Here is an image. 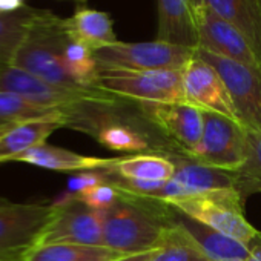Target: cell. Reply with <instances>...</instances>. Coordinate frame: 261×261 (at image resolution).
I'll return each instance as SVG.
<instances>
[{
    "instance_id": "6da1fadb",
    "label": "cell",
    "mask_w": 261,
    "mask_h": 261,
    "mask_svg": "<svg viewBox=\"0 0 261 261\" xmlns=\"http://www.w3.org/2000/svg\"><path fill=\"white\" fill-rule=\"evenodd\" d=\"M66 127L82 130L101 146L130 155L181 152L140 111L137 101H86L68 111ZM185 154V152H183Z\"/></svg>"
},
{
    "instance_id": "7a4b0ae2",
    "label": "cell",
    "mask_w": 261,
    "mask_h": 261,
    "mask_svg": "<svg viewBox=\"0 0 261 261\" xmlns=\"http://www.w3.org/2000/svg\"><path fill=\"white\" fill-rule=\"evenodd\" d=\"M171 221L159 200L123 194L103 212V246L123 255L159 249Z\"/></svg>"
},
{
    "instance_id": "3957f363",
    "label": "cell",
    "mask_w": 261,
    "mask_h": 261,
    "mask_svg": "<svg viewBox=\"0 0 261 261\" xmlns=\"http://www.w3.org/2000/svg\"><path fill=\"white\" fill-rule=\"evenodd\" d=\"M69 42L63 28V19L37 10L34 23L19 46L11 65L63 89L79 92H95L101 88H85L79 85L63 65V49Z\"/></svg>"
},
{
    "instance_id": "277c9868",
    "label": "cell",
    "mask_w": 261,
    "mask_h": 261,
    "mask_svg": "<svg viewBox=\"0 0 261 261\" xmlns=\"http://www.w3.org/2000/svg\"><path fill=\"white\" fill-rule=\"evenodd\" d=\"M165 203L246 246L259 235V232L246 220L244 201L235 189L206 191L166 200Z\"/></svg>"
},
{
    "instance_id": "5b68a950",
    "label": "cell",
    "mask_w": 261,
    "mask_h": 261,
    "mask_svg": "<svg viewBox=\"0 0 261 261\" xmlns=\"http://www.w3.org/2000/svg\"><path fill=\"white\" fill-rule=\"evenodd\" d=\"M56 211V203H14L0 198V261H23L40 243Z\"/></svg>"
},
{
    "instance_id": "8992f818",
    "label": "cell",
    "mask_w": 261,
    "mask_h": 261,
    "mask_svg": "<svg viewBox=\"0 0 261 261\" xmlns=\"http://www.w3.org/2000/svg\"><path fill=\"white\" fill-rule=\"evenodd\" d=\"M194 56L195 49L157 39L139 43L117 40L112 45L94 51L98 71H183Z\"/></svg>"
},
{
    "instance_id": "52a82bcc",
    "label": "cell",
    "mask_w": 261,
    "mask_h": 261,
    "mask_svg": "<svg viewBox=\"0 0 261 261\" xmlns=\"http://www.w3.org/2000/svg\"><path fill=\"white\" fill-rule=\"evenodd\" d=\"M98 88L137 103L185 101L183 71L100 69Z\"/></svg>"
},
{
    "instance_id": "ba28073f",
    "label": "cell",
    "mask_w": 261,
    "mask_h": 261,
    "mask_svg": "<svg viewBox=\"0 0 261 261\" xmlns=\"http://www.w3.org/2000/svg\"><path fill=\"white\" fill-rule=\"evenodd\" d=\"M247 155L246 129L229 117L203 111V136L191 159L224 171L240 169Z\"/></svg>"
},
{
    "instance_id": "9c48e42d",
    "label": "cell",
    "mask_w": 261,
    "mask_h": 261,
    "mask_svg": "<svg viewBox=\"0 0 261 261\" xmlns=\"http://www.w3.org/2000/svg\"><path fill=\"white\" fill-rule=\"evenodd\" d=\"M0 91L17 94L28 101L53 109L68 111L86 101L117 103L121 98L106 92L105 89L95 92H79L54 86L14 65H0Z\"/></svg>"
},
{
    "instance_id": "30bf717a",
    "label": "cell",
    "mask_w": 261,
    "mask_h": 261,
    "mask_svg": "<svg viewBox=\"0 0 261 261\" xmlns=\"http://www.w3.org/2000/svg\"><path fill=\"white\" fill-rule=\"evenodd\" d=\"M195 53L221 75L240 124L249 133L261 134V72L204 49L197 48Z\"/></svg>"
},
{
    "instance_id": "8fae6325",
    "label": "cell",
    "mask_w": 261,
    "mask_h": 261,
    "mask_svg": "<svg viewBox=\"0 0 261 261\" xmlns=\"http://www.w3.org/2000/svg\"><path fill=\"white\" fill-rule=\"evenodd\" d=\"M56 215L45 229L39 244L103 246V212L88 207L68 194L56 201Z\"/></svg>"
},
{
    "instance_id": "7c38bea8",
    "label": "cell",
    "mask_w": 261,
    "mask_h": 261,
    "mask_svg": "<svg viewBox=\"0 0 261 261\" xmlns=\"http://www.w3.org/2000/svg\"><path fill=\"white\" fill-rule=\"evenodd\" d=\"M198 49L246 65L261 72V65L244 36L206 7H192Z\"/></svg>"
},
{
    "instance_id": "4fadbf2b",
    "label": "cell",
    "mask_w": 261,
    "mask_h": 261,
    "mask_svg": "<svg viewBox=\"0 0 261 261\" xmlns=\"http://www.w3.org/2000/svg\"><path fill=\"white\" fill-rule=\"evenodd\" d=\"M139 108L181 152L192 155L197 151L203 136V109L188 101L139 103Z\"/></svg>"
},
{
    "instance_id": "5bb4252c",
    "label": "cell",
    "mask_w": 261,
    "mask_h": 261,
    "mask_svg": "<svg viewBox=\"0 0 261 261\" xmlns=\"http://www.w3.org/2000/svg\"><path fill=\"white\" fill-rule=\"evenodd\" d=\"M183 91L185 101L238 121L226 83L217 69L198 57L197 53L183 69Z\"/></svg>"
},
{
    "instance_id": "9a60e30c",
    "label": "cell",
    "mask_w": 261,
    "mask_h": 261,
    "mask_svg": "<svg viewBox=\"0 0 261 261\" xmlns=\"http://www.w3.org/2000/svg\"><path fill=\"white\" fill-rule=\"evenodd\" d=\"M165 203V201H163ZM166 204V214L169 221L178 224L207 255L211 261H246L249 255V247L229 237L224 235L188 215L180 212L178 209Z\"/></svg>"
},
{
    "instance_id": "2e32d148",
    "label": "cell",
    "mask_w": 261,
    "mask_h": 261,
    "mask_svg": "<svg viewBox=\"0 0 261 261\" xmlns=\"http://www.w3.org/2000/svg\"><path fill=\"white\" fill-rule=\"evenodd\" d=\"M192 7H206L235 27L249 42L261 65V5L259 0H191Z\"/></svg>"
},
{
    "instance_id": "e0dca14e",
    "label": "cell",
    "mask_w": 261,
    "mask_h": 261,
    "mask_svg": "<svg viewBox=\"0 0 261 261\" xmlns=\"http://www.w3.org/2000/svg\"><path fill=\"white\" fill-rule=\"evenodd\" d=\"M168 157L175 166L172 180L181 186L185 197L206 191L235 189V175L232 171L203 165L183 152H174Z\"/></svg>"
},
{
    "instance_id": "ac0fdd59",
    "label": "cell",
    "mask_w": 261,
    "mask_h": 261,
    "mask_svg": "<svg viewBox=\"0 0 261 261\" xmlns=\"http://www.w3.org/2000/svg\"><path fill=\"white\" fill-rule=\"evenodd\" d=\"M13 162L28 163L49 171L62 172H86V171H105L111 166L112 159H100L91 155H82L69 149H63L49 143H42L20 155Z\"/></svg>"
},
{
    "instance_id": "d6986e66",
    "label": "cell",
    "mask_w": 261,
    "mask_h": 261,
    "mask_svg": "<svg viewBox=\"0 0 261 261\" xmlns=\"http://www.w3.org/2000/svg\"><path fill=\"white\" fill-rule=\"evenodd\" d=\"M159 34L157 40L197 49V31L191 0H157Z\"/></svg>"
},
{
    "instance_id": "ffe728a7",
    "label": "cell",
    "mask_w": 261,
    "mask_h": 261,
    "mask_svg": "<svg viewBox=\"0 0 261 261\" xmlns=\"http://www.w3.org/2000/svg\"><path fill=\"white\" fill-rule=\"evenodd\" d=\"M65 33L71 40L80 42L97 51L117 42L114 22L108 13L80 7L68 19H63Z\"/></svg>"
},
{
    "instance_id": "44dd1931",
    "label": "cell",
    "mask_w": 261,
    "mask_h": 261,
    "mask_svg": "<svg viewBox=\"0 0 261 261\" xmlns=\"http://www.w3.org/2000/svg\"><path fill=\"white\" fill-rule=\"evenodd\" d=\"M105 172L126 181L137 183H165L175 174V166L168 155L139 154L112 159Z\"/></svg>"
},
{
    "instance_id": "7402d4cb",
    "label": "cell",
    "mask_w": 261,
    "mask_h": 261,
    "mask_svg": "<svg viewBox=\"0 0 261 261\" xmlns=\"http://www.w3.org/2000/svg\"><path fill=\"white\" fill-rule=\"evenodd\" d=\"M63 127L60 123L48 120H34L14 124L0 133V163L13 162L17 155L46 143V139Z\"/></svg>"
},
{
    "instance_id": "603a6c76",
    "label": "cell",
    "mask_w": 261,
    "mask_h": 261,
    "mask_svg": "<svg viewBox=\"0 0 261 261\" xmlns=\"http://www.w3.org/2000/svg\"><path fill=\"white\" fill-rule=\"evenodd\" d=\"M34 120L56 121L60 123L63 127H66L68 111L43 108L28 101L27 98L17 94L0 91V133L14 124L34 121Z\"/></svg>"
},
{
    "instance_id": "cb8c5ba5",
    "label": "cell",
    "mask_w": 261,
    "mask_h": 261,
    "mask_svg": "<svg viewBox=\"0 0 261 261\" xmlns=\"http://www.w3.org/2000/svg\"><path fill=\"white\" fill-rule=\"evenodd\" d=\"M124 256L105 246L85 244H39L33 247L23 261H115Z\"/></svg>"
},
{
    "instance_id": "d4e9b609",
    "label": "cell",
    "mask_w": 261,
    "mask_h": 261,
    "mask_svg": "<svg viewBox=\"0 0 261 261\" xmlns=\"http://www.w3.org/2000/svg\"><path fill=\"white\" fill-rule=\"evenodd\" d=\"M36 14L37 10L28 7L13 14H0V65H11L34 23Z\"/></svg>"
},
{
    "instance_id": "484cf974",
    "label": "cell",
    "mask_w": 261,
    "mask_h": 261,
    "mask_svg": "<svg viewBox=\"0 0 261 261\" xmlns=\"http://www.w3.org/2000/svg\"><path fill=\"white\" fill-rule=\"evenodd\" d=\"M63 65L79 85L85 88H98V65L94 51L86 45L69 39L63 49Z\"/></svg>"
},
{
    "instance_id": "4316f807",
    "label": "cell",
    "mask_w": 261,
    "mask_h": 261,
    "mask_svg": "<svg viewBox=\"0 0 261 261\" xmlns=\"http://www.w3.org/2000/svg\"><path fill=\"white\" fill-rule=\"evenodd\" d=\"M247 134V155L240 169L233 172L235 175V191L240 194L243 201L253 194L261 192V134Z\"/></svg>"
},
{
    "instance_id": "83f0119b",
    "label": "cell",
    "mask_w": 261,
    "mask_h": 261,
    "mask_svg": "<svg viewBox=\"0 0 261 261\" xmlns=\"http://www.w3.org/2000/svg\"><path fill=\"white\" fill-rule=\"evenodd\" d=\"M152 261H211L200 246L175 223L171 221L157 255Z\"/></svg>"
},
{
    "instance_id": "f1b7e54d",
    "label": "cell",
    "mask_w": 261,
    "mask_h": 261,
    "mask_svg": "<svg viewBox=\"0 0 261 261\" xmlns=\"http://www.w3.org/2000/svg\"><path fill=\"white\" fill-rule=\"evenodd\" d=\"M120 195H121V192L115 186L108 183V180H106L105 183L95 185V186H92L77 195H71V197L80 200L82 203H85L88 207H91L94 211L105 212L120 198Z\"/></svg>"
},
{
    "instance_id": "f546056e",
    "label": "cell",
    "mask_w": 261,
    "mask_h": 261,
    "mask_svg": "<svg viewBox=\"0 0 261 261\" xmlns=\"http://www.w3.org/2000/svg\"><path fill=\"white\" fill-rule=\"evenodd\" d=\"M23 8H27L25 0H0V14H13Z\"/></svg>"
},
{
    "instance_id": "4dcf8cb0",
    "label": "cell",
    "mask_w": 261,
    "mask_h": 261,
    "mask_svg": "<svg viewBox=\"0 0 261 261\" xmlns=\"http://www.w3.org/2000/svg\"><path fill=\"white\" fill-rule=\"evenodd\" d=\"M249 255L246 261H261V233L253 238L249 244Z\"/></svg>"
},
{
    "instance_id": "1f68e13d",
    "label": "cell",
    "mask_w": 261,
    "mask_h": 261,
    "mask_svg": "<svg viewBox=\"0 0 261 261\" xmlns=\"http://www.w3.org/2000/svg\"><path fill=\"white\" fill-rule=\"evenodd\" d=\"M157 250L159 249H154V250H148V252H143V253H134V255H124L115 261H152L154 256L157 255Z\"/></svg>"
},
{
    "instance_id": "d6a6232c",
    "label": "cell",
    "mask_w": 261,
    "mask_h": 261,
    "mask_svg": "<svg viewBox=\"0 0 261 261\" xmlns=\"http://www.w3.org/2000/svg\"><path fill=\"white\" fill-rule=\"evenodd\" d=\"M259 5H261V0H259Z\"/></svg>"
}]
</instances>
